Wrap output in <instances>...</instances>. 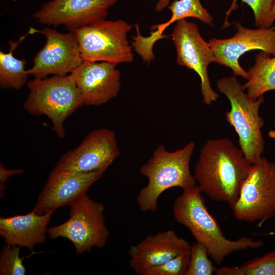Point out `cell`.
Here are the masks:
<instances>
[{
  "label": "cell",
  "instance_id": "cell-26",
  "mask_svg": "<svg viewBox=\"0 0 275 275\" xmlns=\"http://www.w3.org/2000/svg\"><path fill=\"white\" fill-rule=\"evenodd\" d=\"M23 169H7L3 162H0V197L3 199L4 196V192L6 189L5 182L8 180L9 177L15 174H20L23 173Z\"/></svg>",
  "mask_w": 275,
  "mask_h": 275
},
{
  "label": "cell",
  "instance_id": "cell-1",
  "mask_svg": "<svg viewBox=\"0 0 275 275\" xmlns=\"http://www.w3.org/2000/svg\"><path fill=\"white\" fill-rule=\"evenodd\" d=\"M252 164L229 138L212 139L201 148L193 175L202 193L231 206Z\"/></svg>",
  "mask_w": 275,
  "mask_h": 275
},
{
  "label": "cell",
  "instance_id": "cell-30",
  "mask_svg": "<svg viewBox=\"0 0 275 275\" xmlns=\"http://www.w3.org/2000/svg\"><path fill=\"white\" fill-rule=\"evenodd\" d=\"M265 235H275V231H271L269 233L265 234Z\"/></svg>",
  "mask_w": 275,
  "mask_h": 275
},
{
  "label": "cell",
  "instance_id": "cell-3",
  "mask_svg": "<svg viewBox=\"0 0 275 275\" xmlns=\"http://www.w3.org/2000/svg\"><path fill=\"white\" fill-rule=\"evenodd\" d=\"M195 147V143L191 141L183 148L173 152L168 151L163 145L154 150L140 169L148 180L136 199L142 212H156L159 197L168 189L178 187L184 190L196 185L189 168Z\"/></svg>",
  "mask_w": 275,
  "mask_h": 275
},
{
  "label": "cell",
  "instance_id": "cell-7",
  "mask_svg": "<svg viewBox=\"0 0 275 275\" xmlns=\"http://www.w3.org/2000/svg\"><path fill=\"white\" fill-rule=\"evenodd\" d=\"M132 26L122 19L99 20L73 33L84 61L107 62L116 65L134 60L133 47L127 39Z\"/></svg>",
  "mask_w": 275,
  "mask_h": 275
},
{
  "label": "cell",
  "instance_id": "cell-10",
  "mask_svg": "<svg viewBox=\"0 0 275 275\" xmlns=\"http://www.w3.org/2000/svg\"><path fill=\"white\" fill-rule=\"evenodd\" d=\"M170 37L175 45L177 64L196 72L200 78L203 102L211 105L218 98L212 88L208 67L215 58L208 42L201 36L198 25L185 19L176 22Z\"/></svg>",
  "mask_w": 275,
  "mask_h": 275
},
{
  "label": "cell",
  "instance_id": "cell-12",
  "mask_svg": "<svg viewBox=\"0 0 275 275\" xmlns=\"http://www.w3.org/2000/svg\"><path fill=\"white\" fill-rule=\"evenodd\" d=\"M237 32L228 39L211 38L208 44L213 51L215 62L229 68L235 76L248 80L249 75L240 65L239 59L246 52L260 50L275 56V26L251 29L239 22H233Z\"/></svg>",
  "mask_w": 275,
  "mask_h": 275
},
{
  "label": "cell",
  "instance_id": "cell-15",
  "mask_svg": "<svg viewBox=\"0 0 275 275\" xmlns=\"http://www.w3.org/2000/svg\"><path fill=\"white\" fill-rule=\"evenodd\" d=\"M117 66L107 62L84 61L71 73L84 105H101L117 96L121 84Z\"/></svg>",
  "mask_w": 275,
  "mask_h": 275
},
{
  "label": "cell",
  "instance_id": "cell-17",
  "mask_svg": "<svg viewBox=\"0 0 275 275\" xmlns=\"http://www.w3.org/2000/svg\"><path fill=\"white\" fill-rule=\"evenodd\" d=\"M53 212L0 217V235L9 245L25 247L33 252L34 246L46 241L48 224Z\"/></svg>",
  "mask_w": 275,
  "mask_h": 275
},
{
  "label": "cell",
  "instance_id": "cell-11",
  "mask_svg": "<svg viewBox=\"0 0 275 275\" xmlns=\"http://www.w3.org/2000/svg\"><path fill=\"white\" fill-rule=\"evenodd\" d=\"M120 154L113 131L107 128L95 129L77 147L63 155L52 171H106Z\"/></svg>",
  "mask_w": 275,
  "mask_h": 275
},
{
  "label": "cell",
  "instance_id": "cell-19",
  "mask_svg": "<svg viewBox=\"0 0 275 275\" xmlns=\"http://www.w3.org/2000/svg\"><path fill=\"white\" fill-rule=\"evenodd\" d=\"M28 35H30L29 31L20 36L18 40L9 41V52L0 51L1 88L18 90L28 83L29 75L26 70H25L26 62L24 59L16 58L14 55V52Z\"/></svg>",
  "mask_w": 275,
  "mask_h": 275
},
{
  "label": "cell",
  "instance_id": "cell-14",
  "mask_svg": "<svg viewBox=\"0 0 275 275\" xmlns=\"http://www.w3.org/2000/svg\"><path fill=\"white\" fill-rule=\"evenodd\" d=\"M105 171L91 172L51 171L32 211L41 215L70 205L99 179Z\"/></svg>",
  "mask_w": 275,
  "mask_h": 275
},
{
  "label": "cell",
  "instance_id": "cell-29",
  "mask_svg": "<svg viewBox=\"0 0 275 275\" xmlns=\"http://www.w3.org/2000/svg\"><path fill=\"white\" fill-rule=\"evenodd\" d=\"M272 15L273 17V18L275 19V0L273 2V4L272 6Z\"/></svg>",
  "mask_w": 275,
  "mask_h": 275
},
{
  "label": "cell",
  "instance_id": "cell-24",
  "mask_svg": "<svg viewBox=\"0 0 275 275\" xmlns=\"http://www.w3.org/2000/svg\"><path fill=\"white\" fill-rule=\"evenodd\" d=\"M20 246L3 245L0 253L1 275H24L25 267L22 262L25 258H20Z\"/></svg>",
  "mask_w": 275,
  "mask_h": 275
},
{
  "label": "cell",
  "instance_id": "cell-4",
  "mask_svg": "<svg viewBox=\"0 0 275 275\" xmlns=\"http://www.w3.org/2000/svg\"><path fill=\"white\" fill-rule=\"evenodd\" d=\"M26 85L29 92L23 103L24 109L32 116H47L54 133L59 138H64L66 119L84 105L71 74L34 78Z\"/></svg>",
  "mask_w": 275,
  "mask_h": 275
},
{
  "label": "cell",
  "instance_id": "cell-5",
  "mask_svg": "<svg viewBox=\"0 0 275 275\" xmlns=\"http://www.w3.org/2000/svg\"><path fill=\"white\" fill-rule=\"evenodd\" d=\"M218 90L229 99L231 108L226 113L227 121L238 135V144L245 158L252 163L262 157L264 140L261 128L264 124L259 115V108L264 101L263 96L254 99L242 88L235 75L219 79Z\"/></svg>",
  "mask_w": 275,
  "mask_h": 275
},
{
  "label": "cell",
  "instance_id": "cell-23",
  "mask_svg": "<svg viewBox=\"0 0 275 275\" xmlns=\"http://www.w3.org/2000/svg\"><path fill=\"white\" fill-rule=\"evenodd\" d=\"M206 248L196 242L191 245L190 259L185 275H211L216 267L208 258Z\"/></svg>",
  "mask_w": 275,
  "mask_h": 275
},
{
  "label": "cell",
  "instance_id": "cell-25",
  "mask_svg": "<svg viewBox=\"0 0 275 275\" xmlns=\"http://www.w3.org/2000/svg\"><path fill=\"white\" fill-rule=\"evenodd\" d=\"M190 259V249L156 266L145 270L142 275H185Z\"/></svg>",
  "mask_w": 275,
  "mask_h": 275
},
{
  "label": "cell",
  "instance_id": "cell-21",
  "mask_svg": "<svg viewBox=\"0 0 275 275\" xmlns=\"http://www.w3.org/2000/svg\"><path fill=\"white\" fill-rule=\"evenodd\" d=\"M218 275H275V250L240 266L216 268Z\"/></svg>",
  "mask_w": 275,
  "mask_h": 275
},
{
  "label": "cell",
  "instance_id": "cell-28",
  "mask_svg": "<svg viewBox=\"0 0 275 275\" xmlns=\"http://www.w3.org/2000/svg\"><path fill=\"white\" fill-rule=\"evenodd\" d=\"M268 134L270 138L275 139V130H271L269 131Z\"/></svg>",
  "mask_w": 275,
  "mask_h": 275
},
{
  "label": "cell",
  "instance_id": "cell-20",
  "mask_svg": "<svg viewBox=\"0 0 275 275\" xmlns=\"http://www.w3.org/2000/svg\"><path fill=\"white\" fill-rule=\"evenodd\" d=\"M167 8L171 11L172 16L167 21L155 24V28L159 35H163L164 31L174 22L189 17L197 18L210 26H213V17L200 0H174Z\"/></svg>",
  "mask_w": 275,
  "mask_h": 275
},
{
  "label": "cell",
  "instance_id": "cell-22",
  "mask_svg": "<svg viewBox=\"0 0 275 275\" xmlns=\"http://www.w3.org/2000/svg\"><path fill=\"white\" fill-rule=\"evenodd\" d=\"M238 0H233L230 8L226 12V17L223 29L228 27L230 14L238 6ZM252 9L255 17V24L258 28H268L273 26L275 20L272 15V9L274 0H241Z\"/></svg>",
  "mask_w": 275,
  "mask_h": 275
},
{
  "label": "cell",
  "instance_id": "cell-16",
  "mask_svg": "<svg viewBox=\"0 0 275 275\" xmlns=\"http://www.w3.org/2000/svg\"><path fill=\"white\" fill-rule=\"evenodd\" d=\"M190 246L174 230L160 232L130 247L129 264L135 273L142 275L147 269L163 263Z\"/></svg>",
  "mask_w": 275,
  "mask_h": 275
},
{
  "label": "cell",
  "instance_id": "cell-2",
  "mask_svg": "<svg viewBox=\"0 0 275 275\" xmlns=\"http://www.w3.org/2000/svg\"><path fill=\"white\" fill-rule=\"evenodd\" d=\"M173 211L175 220L189 230L196 242L206 248L209 256L217 264L235 252L257 249L263 245L262 240L245 236L235 240L227 238L208 210L197 185L183 190L175 200Z\"/></svg>",
  "mask_w": 275,
  "mask_h": 275
},
{
  "label": "cell",
  "instance_id": "cell-27",
  "mask_svg": "<svg viewBox=\"0 0 275 275\" xmlns=\"http://www.w3.org/2000/svg\"><path fill=\"white\" fill-rule=\"evenodd\" d=\"M171 0H158L155 6V10L157 12L162 11L170 4Z\"/></svg>",
  "mask_w": 275,
  "mask_h": 275
},
{
  "label": "cell",
  "instance_id": "cell-13",
  "mask_svg": "<svg viewBox=\"0 0 275 275\" xmlns=\"http://www.w3.org/2000/svg\"><path fill=\"white\" fill-rule=\"evenodd\" d=\"M120 0H50L33 14L39 23L63 25L71 32L106 17Z\"/></svg>",
  "mask_w": 275,
  "mask_h": 275
},
{
  "label": "cell",
  "instance_id": "cell-6",
  "mask_svg": "<svg viewBox=\"0 0 275 275\" xmlns=\"http://www.w3.org/2000/svg\"><path fill=\"white\" fill-rule=\"evenodd\" d=\"M70 218L48 229L51 239L64 237L74 245L77 254L89 252L92 248H103L109 232L105 223L104 205L91 199L86 193L69 205Z\"/></svg>",
  "mask_w": 275,
  "mask_h": 275
},
{
  "label": "cell",
  "instance_id": "cell-9",
  "mask_svg": "<svg viewBox=\"0 0 275 275\" xmlns=\"http://www.w3.org/2000/svg\"><path fill=\"white\" fill-rule=\"evenodd\" d=\"M29 32L30 34H41L46 39L44 45L33 58L32 67L26 70L34 78L69 74L84 62L73 32L62 33L49 27L42 30L31 27Z\"/></svg>",
  "mask_w": 275,
  "mask_h": 275
},
{
  "label": "cell",
  "instance_id": "cell-31",
  "mask_svg": "<svg viewBox=\"0 0 275 275\" xmlns=\"http://www.w3.org/2000/svg\"><path fill=\"white\" fill-rule=\"evenodd\" d=\"M274 116H275V107L274 108ZM273 126H274V127L275 128V120H274V124H273Z\"/></svg>",
  "mask_w": 275,
  "mask_h": 275
},
{
  "label": "cell",
  "instance_id": "cell-32",
  "mask_svg": "<svg viewBox=\"0 0 275 275\" xmlns=\"http://www.w3.org/2000/svg\"><path fill=\"white\" fill-rule=\"evenodd\" d=\"M275 215V212H274V215Z\"/></svg>",
  "mask_w": 275,
  "mask_h": 275
},
{
  "label": "cell",
  "instance_id": "cell-18",
  "mask_svg": "<svg viewBox=\"0 0 275 275\" xmlns=\"http://www.w3.org/2000/svg\"><path fill=\"white\" fill-rule=\"evenodd\" d=\"M261 51L255 56L254 65L248 71L249 78L242 85L243 91L254 99L275 90V56Z\"/></svg>",
  "mask_w": 275,
  "mask_h": 275
},
{
  "label": "cell",
  "instance_id": "cell-8",
  "mask_svg": "<svg viewBox=\"0 0 275 275\" xmlns=\"http://www.w3.org/2000/svg\"><path fill=\"white\" fill-rule=\"evenodd\" d=\"M238 221L261 223L275 212V163L262 157L252 164L240 190L230 206Z\"/></svg>",
  "mask_w": 275,
  "mask_h": 275
}]
</instances>
